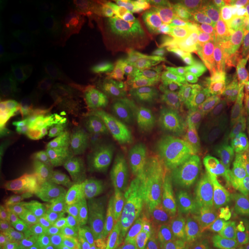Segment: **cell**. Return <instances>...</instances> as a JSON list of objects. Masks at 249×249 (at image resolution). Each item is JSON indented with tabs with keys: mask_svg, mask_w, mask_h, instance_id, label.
<instances>
[{
	"mask_svg": "<svg viewBox=\"0 0 249 249\" xmlns=\"http://www.w3.org/2000/svg\"><path fill=\"white\" fill-rule=\"evenodd\" d=\"M213 53L210 40L188 23L173 27L155 52L156 74L150 105L160 113L177 90L200 79Z\"/></svg>",
	"mask_w": 249,
	"mask_h": 249,
	"instance_id": "1",
	"label": "cell"
},
{
	"mask_svg": "<svg viewBox=\"0 0 249 249\" xmlns=\"http://www.w3.org/2000/svg\"><path fill=\"white\" fill-rule=\"evenodd\" d=\"M96 51L117 83L134 93L151 89L156 74L155 53L133 34H99Z\"/></svg>",
	"mask_w": 249,
	"mask_h": 249,
	"instance_id": "2",
	"label": "cell"
},
{
	"mask_svg": "<svg viewBox=\"0 0 249 249\" xmlns=\"http://www.w3.org/2000/svg\"><path fill=\"white\" fill-rule=\"evenodd\" d=\"M44 208L28 180L11 186L1 196V236L11 244L35 242L45 232Z\"/></svg>",
	"mask_w": 249,
	"mask_h": 249,
	"instance_id": "3",
	"label": "cell"
},
{
	"mask_svg": "<svg viewBox=\"0 0 249 249\" xmlns=\"http://www.w3.org/2000/svg\"><path fill=\"white\" fill-rule=\"evenodd\" d=\"M188 24L207 38L220 42L238 35L249 39V5L213 0L182 2Z\"/></svg>",
	"mask_w": 249,
	"mask_h": 249,
	"instance_id": "4",
	"label": "cell"
},
{
	"mask_svg": "<svg viewBox=\"0 0 249 249\" xmlns=\"http://www.w3.org/2000/svg\"><path fill=\"white\" fill-rule=\"evenodd\" d=\"M82 178L79 161L39 160L28 164V181L45 207H58L75 192Z\"/></svg>",
	"mask_w": 249,
	"mask_h": 249,
	"instance_id": "5",
	"label": "cell"
},
{
	"mask_svg": "<svg viewBox=\"0 0 249 249\" xmlns=\"http://www.w3.org/2000/svg\"><path fill=\"white\" fill-rule=\"evenodd\" d=\"M107 181L111 189L135 201H170L158 179L138 160L126 154H112L107 158Z\"/></svg>",
	"mask_w": 249,
	"mask_h": 249,
	"instance_id": "6",
	"label": "cell"
},
{
	"mask_svg": "<svg viewBox=\"0 0 249 249\" xmlns=\"http://www.w3.org/2000/svg\"><path fill=\"white\" fill-rule=\"evenodd\" d=\"M29 83L37 97L67 121L86 118L89 107L88 91L70 77L64 74L44 73L31 77Z\"/></svg>",
	"mask_w": 249,
	"mask_h": 249,
	"instance_id": "7",
	"label": "cell"
},
{
	"mask_svg": "<svg viewBox=\"0 0 249 249\" xmlns=\"http://www.w3.org/2000/svg\"><path fill=\"white\" fill-rule=\"evenodd\" d=\"M18 116L28 132L45 140L49 144L68 138L71 133L70 121L52 110L35 93L33 96L26 93L21 97Z\"/></svg>",
	"mask_w": 249,
	"mask_h": 249,
	"instance_id": "8",
	"label": "cell"
},
{
	"mask_svg": "<svg viewBox=\"0 0 249 249\" xmlns=\"http://www.w3.org/2000/svg\"><path fill=\"white\" fill-rule=\"evenodd\" d=\"M147 238L158 246H182L188 238V227L178 214L141 208L130 220Z\"/></svg>",
	"mask_w": 249,
	"mask_h": 249,
	"instance_id": "9",
	"label": "cell"
},
{
	"mask_svg": "<svg viewBox=\"0 0 249 249\" xmlns=\"http://www.w3.org/2000/svg\"><path fill=\"white\" fill-rule=\"evenodd\" d=\"M59 68L83 89L97 90L105 85L107 68L97 51L80 45L68 44Z\"/></svg>",
	"mask_w": 249,
	"mask_h": 249,
	"instance_id": "10",
	"label": "cell"
},
{
	"mask_svg": "<svg viewBox=\"0 0 249 249\" xmlns=\"http://www.w3.org/2000/svg\"><path fill=\"white\" fill-rule=\"evenodd\" d=\"M49 144L45 140L38 138L35 134L21 129L15 126L11 116L8 86L1 83L0 93V149L2 156H13L23 154L33 149Z\"/></svg>",
	"mask_w": 249,
	"mask_h": 249,
	"instance_id": "11",
	"label": "cell"
},
{
	"mask_svg": "<svg viewBox=\"0 0 249 249\" xmlns=\"http://www.w3.org/2000/svg\"><path fill=\"white\" fill-rule=\"evenodd\" d=\"M91 22L99 34H132L143 21V14L129 6L98 2L88 9Z\"/></svg>",
	"mask_w": 249,
	"mask_h": 249,
	"instance_id": "12",
	"label": "cell"
},
{
	"mask_svg": "<svg viewBox=\"0 0 249 249\" xmlns=\"http://www.w3.org/2000/svg\"><path fill=\"white\" fill-rule=\"evenodd\" d=\"M136 201L123 193L110 189L107 195L96 204L93 222L102 229H124L136 213Z\"/></svg>",
	"mask_w": 249,
	"mask_h": 249,
	"instance_id": "13",
	"label": "cell"
},
{
	"mask_svg": "<svg viewBox=\"0 0 249 249\" xmlns=\"http://www.w3.org/2000/svg\"><path fill=\"white\" fill-rule=\"evenodd\" d=\"M70 43L62 40L60 35L51 30H39L27 39L24 53L33 61L44 65L60 66Z\"/></svg>",
	"mask_w": 249,
	"mask_h": 249,
	"instance_id": "14",
	"label": "cell"
},
{
	"mask_svg": "<svg viewBox=\"0 0 249 249\" xmlns=\"http://www.w3.org/2000/svg\"><path fill=\"white\" fill-rule=\"evenodd\" d=\"M213 249H249V227L226 216L218 218L210 231Z\"/></svg>",
	"mask_w": 249,
	"mask_h": 249,
	"instance_id": "15",
	"label": "cell"
},
{
	"mask_svg": "<svg viewBox=\"0 0 249 249\" xmlns=\"http://www.w3.org/2000/svg\"><path fill=\"white\" fill-rule=\"evenodd\" d=\"M96 246V234L91 229H82L75 235L61 241L54 249H93Z\"/></svg>",
	"mask_w": 249,
	"mask_h": 249,
	"instance_id": "16",
	"label": "cell"
},
{
	"mask_svg": "<svg viewBox=\"0 0 249 249\" xmlns=\"http://www.w3.org/2000/svg\"><path fill=\"white\" fill-rule=\"evenodd\" d=\"M227 177L236 183L249 185V157L233 164L227 170Z\"/></svg>",
	"mask_w": 249,
	"mask_h": 249,
	"instance_id": "17",
	"label": "cell"
},
{
	"mask_svg": "<svg viewBox=\"0 0 249 249\" xmlns=\"http://www.w3.org/2000/svg\"><path fill=\"white\" fill-rule=\"evenodd\" d=\"M1 24H7L9 21V18L14 14V5L12 2L6 1L5 5L4 2H1Z\"/></svg>",
	"mask_w": 249,
	"mask_h": 249,
	"instance_id": "18",
	"label": "cell"
},
{
	"mask_svg": "<svg viewBox=\"0 0 249 249\" xmlns=\"http://www.w3.org/2000/svg\"><path fill=\"white\" fill-rule=\"evenodd\" d=\"M26 249H27V248H26Z\"/></svg>",
	"mask_w": 249,
	"mask_h": 249,
	"instance_id": "19",
	"label": "cell"
}]
</instances>
